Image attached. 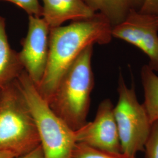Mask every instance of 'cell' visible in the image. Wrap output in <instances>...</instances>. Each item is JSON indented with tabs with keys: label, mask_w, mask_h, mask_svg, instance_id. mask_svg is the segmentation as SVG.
Returning a JSON list of instances; mask_svg holds the SVG:
<instances>
[{
	"label": "cell",
	"mask_w": 158,
	"mask_h": 158,
	"mask_svg": "<svg viewBox=\"0 0 158 158\" xmlns=\"http://www.w3.org/2000/svg\"><path fill=\"white\" fill-rule=\"evenodd\" d=\"M23 70L18 52L9 44L6 19L0 16V89L15 80Z\"/></svg>",
	"instance_id": "obj_10"
},
{
	"label": "cell",
	"mask_w": 158,
	"mask_h": 158,
	"mask_svg": "<svg viewBox=\"0 0 158 158\" xmlns=\"http://www.w3.org/2000/svg\"><path fill=\"white\" fill-rule=\"evenodd\" d=\"M42 18L49 28L60 27L63 23L85 20L96 14L83 0H42Z\"/></svg>",
	"instance_id": "obj_9"
},
{
	"label": "cell",
	"mask_w": 158,
	"mask_h": 158,
	"mask_svg": "<svg viewBox=\"0 0 158 158\" xmlns=\"http://www.w3.org/2000/svg\"><path fill=\"white\" fill-rule=\"evenodd\" d=\"M15 158H44V157L42 148L40 145L31 152Z\"/></svg>",
	"instance_id": "obj_17"
},
{
	"label": "cell",
	"mask_w": 158,
	"mask_h": 158,
	"mask_svg": "<svg viewBox=\"0 0 158 158\" xmlns=\"http://www.w3.org/2000/svg\"><path fill=\"white\" fill-rule=\"evenodd\" d=\"M17 82L35 122L44 158H72L77 143L73 130L53 111L25 70Z\"/></svg>",
	"instance_id": "obj_4"
},
{
	"label": "cell",
	"mask_w": 158,
	"mask_h": 158,
	"mask_svg": "<svg viewBox=\"0 0 158 158\" xmlns=\"http://www.w3.org/2000/svg\"><path fill=\"white\" fill-rule=\"evenodd\" d=\"M142 84L144 92L145 108L150 123L158 121V76L145 64L141 70Z\"/></svg>",
	"instance_id": "obj_12"
},
{
	"label": "cell",
	"mask_w": 158,
	"mask_h": 158,
	"mask_svg": "<svg viewBox=\"0 0 158 158\" xmlns=\"http://www.w3.org/2000/svg\"><path fill=\"white\" fill-rule=\"evenodd\" d=\"M17 156L12 153L0 151V158H15Z\"/></svg>",
	"instance_id": "obj_18"
},
{
	"label": "cell",
	"mask_w": 158,
	"mask_h": 158,
	"mask_svg": "<svg viewBox=\"0 0 158 158\" xmlns=\"http://www.w3.org/2000/svg\"><path fill=\"white\" fill-rule=\"evenodd\" d=\"M117 91L118 100L114 114L118 130L122 153L136 156L143 152L149 137L152 124L142 104L137 98L135 90L128 87L119 74Z\"/></svg>",
	"instance_id": "obj_5"
},
{
	"label": "cell",
	"mask_w": 158,
	"mask_h": 158,
	"mask_svg": "<svg viewBox=\"0 0 158 158\" xmlns=\"http://www.w3.org/2000/svg\"><path fill=\"white\" fill-rule=\"evenodd\" d=\"M144 152L146 158H158V121L152 125Z\"/></svg>",
	"instance_id": "obj_14"
},
{
	"label": "cell",
	"mask_w": 158,
	"mask_h": 158,
	"mask_svg": "<svg viewBox=\"0 0 158 158\" xmlns=\"http://www.w3.org/2000/svg\"><path fill=\"white\" fill-rule=\"evenodd\" d=\"M113 27L99 13L90 18L50 29L48 59L45 72L36 86L46 101L70 65L88 46L106 45L113 39Z\"/></svg>",
	"instance_id": "obj_1"
},
{
	"label": "cell",
	"mask_w": 158,
	"mask_h": 158,
	"mask_svg": "<svg viewBox=\"0 0 158 158\" xmlns=\"http://www.w3.org/2000/svg\"><path fill=\"white\" fill-rule=\"evenodd\" d=\"M140 11L154 14L158 17V0H145Z\"/></svg>",
	"instance_id": "obj_16"
},
{
	"label": "cell",
	"mask_w": 158,
	"mask_h": 158,
	"mask_svg": "<svg viewBox=\"0 0 158 158\" xmlns=\"http://www.w3.org/2000/svg\"><path fill=\"white\" fill-rule=\"evenodd\" d=\"M8 1L21 8L29 15V16L42 17V6L39 0H0Z\"/></svg>",
	"instance_id": "obj_15"
},
{
	"label": "cell",
	"mask_w": 158,
	"mask_h": 158,
	"mask_svg": "<svg viewBox=\"0 0 158 158\" xmlns=\"http://www.w3.org/2000/svg\"><path fill=\"white\" fill-rule=\"evenodd\" d=\"M40 143L35 122L16 79L0 89V151L18 157Z\"/></svg>",
	"instance_id": "obj_3"
},
{
	"label": "cell",
	"mask_w": 158,
	"mask_h": 158,
	"mask_svg": "<svg viewBox=\"0 0 158 158\" xmlns=\"http://www.w3.org/2000/svg\"><path fill=\"white\" fill-rule=\"evenodd\" d=\"M49 32L50 28L43 18L29 16L28 31L18 53L24 70L36 86L40 85L45 72Z\"/></svg>",
	"instance_id": "obj_8"
},
{
	"label": "cell",
	"mask_w": 158,
	"mask_h": 158,
	"mask_svg": "<svg viewBox=\"0 0 158 158\" xmlns=\"http://www.w3.org/2000/svg\"><path fill=\"white\" fill-rule=\"evenodd\" d=\"M93 53V45L82 51L63 74L47 101L53 111L74 131L87 123L94 85Z\"/></svg>",
	"instance_id": "obj_2"
},
{
	"label": "cell",
	"mask_w": 158,
	"mask_h": 158,
	"mask_svg": "<svg viewBox=\"0 0 158 158\" xmlns=\"http://www.w3.org/2000/svg\"><path fill=\"white\" fill-rule=\"evenodd\" d=\"M113 38L123 40L140 49L149 59L148 66L158 72V17L132 11L112 29Z\"/></svg>",
	"instance_id": "obj_6"
},
{
	"label": "cell",
	"mask_w": 158,
	"mask_h": 158,
	"mask_svg": "<svg viewBox=\"0 0 158 158\" xmlns=\"http://www.w3.org/2000/svg\"><path fill=\"white\" fill-rule=\"evenodd\" d=\"M72 158H137L123 153L109 152L99 150L86 145L77 143Z\"/></svg>",
	"instance_id": "obj_13"
},
{
	"label": "cell",
	"mask_w": 158,
	"mask_h": 158,
	"mask_svg": "<svg viewBox=\"0 0 158 158\" xmlns=\"http://www.w3.org/2000/svg\"><path fill=\"white\" fill-rule=\"evenodd\" d=\"M96 12L106 17L112 27L122 23L132 11H140L145 0H83Z\"/></svg>",
	"instance_id": "obj_11"
},
{
	"label": "cell",
	"mask_w": 158,
	"mask_h": 158,
	"mask_svg": "<svg viewBox=\"0 0 158 158\" xmlns=\"http://www.w3.org/2000/svg\"><path fill=\"white\" fill-rule=\"evenodd\" d=\"M114 107L111 100L102 101L94 119L74 131L76 142L109 152L122 153Z\"/></svg>",
	"instance_id": "obj_7"
}]
</instances>
